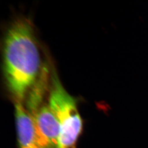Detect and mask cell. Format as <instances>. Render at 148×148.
Wrapping results in <instances>:
<instances>
[{
    "label": "cell",
    "mask_w": 148,
    "mask_h": 148,
    "mask_svg": "<svg viewBox=\"0 0 148 148\" xmlns=\"http://www.w3.org/2000/svg\"><path fill=\"white\" fill-rule=\"evenodd\" d=\"M47 86L36 85L25 98V107L35 126L41 148H59L60 127L49 101Z\"/></svg>",
    "instance_id": "3"
},
{
    "label": "cell",
    "mask_w": 148,
    "mask_h": 148,
    "mask_svg": "<svg viewBox=\"0 0 148 148\" xmlns=\"http://www.w3.org/2000/svg\"><path fill=\"white\" fill-rule=\"evenodd\" d=\"M32 23L21 17L10 24L3 45V73L14 102L24 103L46 68Z\"/></svg>",
    "instance_id": "1"
},
{
    "label": "cell",
    "mask_w": 148,
    "mask_h": 148,
    "mask_svg": "<svg viewBox=\"0 0 148 148\" xmlns=\"http://www.w3.org/2000/svg\"><path fill=\"white\" fill-rule=\"evenodd\" d=\"M16 125L20 148H41L35 126L24 103L14 102Z\"/></svg>",
    "instance_id": "4"
},
{
    "label": "cell",
    "mask_w": 148,
    "mask_h": 148,
    "mask_svg": "<svg viewBox=\"0 0 148 148\" xmlns=\"http://www.w3.org/2000/svg\"><path fill=\"white\" fill-rule=\"evenodd\" d=\"M50 82L48 101L59 123V148H74L83 127L77 100L66 91L54 70Z\"/></svg>",
    "instance_id": "2"
}]
</instances>
